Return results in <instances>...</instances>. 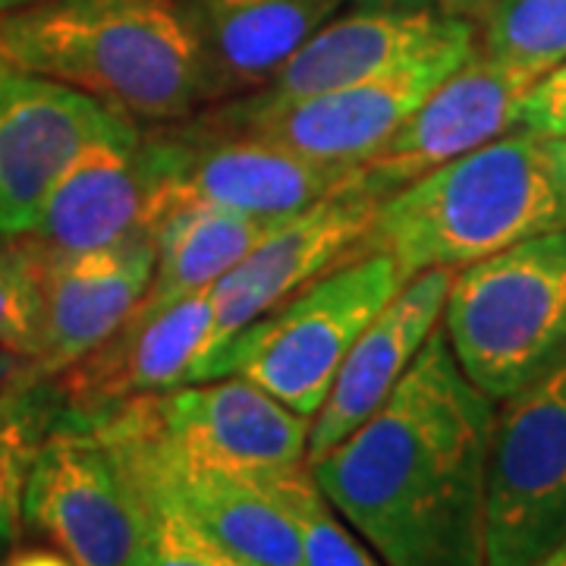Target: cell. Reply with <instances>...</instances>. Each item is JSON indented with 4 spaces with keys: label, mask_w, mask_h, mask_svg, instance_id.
<instances>
[{
    "label": "cell",
    "mask_w": 566,
    "mask_h": 566,
    "mask_svg": "<svg viewBox=\"0 0 566 566\" xmlns=\"http://www.w3.org/2000/svg\"><path fill=\"white\" fill-rule=\"evenodd\" d=\"M381 202L385 199L359 189L349 177L322 202L290 214L243 262L230 268L211 286V327L192 371L230 337H237L245 324L262 318L264 312L303 290L305 283L322 277L324 271L359 255L368 243V230Z\"/></svg>",
    "instance_id": "5bb4252c"
},
{
    "label": "cell",
    "mask_w": 566,
    "mask_h": 566,
    "mask_svg": "<svg viewBox=\"0 0 566 566\" xmlns=\"http://www.w3.org/2000/svg\"><path fill=\"white\" fill-rule=\"evenodd\" d=\"M10 240L32 293L39 334L35 368L44 378L95 349L136 312L158 259L155 233L88 252H57L25 233Z\"/></svg>",
    "instance_id": "8fae6325"
},
{
    "label": "cell",
    "mask_w": 566,
    "mask_h": 566,
    "mask_svg": "<svg viewBox=\"0 0 566 566\" xmlns=\"http://www.w3.org/2000/svg\"><path fill=\"white\" fill-rule=\"evenodd\" d=\"M0 566H73L61 551L48 545L35 547H13L0 557Z\"/></svg>",
    "instance_id": "83f0119b"
},
{
    "label": "cell",
    "mask_w": 566,
    "mask_h": 566,
    "mask_svg": "<svg viewBox=\"0 0 566 566\" xmlns=\"http://www.w3.org/2000/svg\"><path fill=\"white\" fill-rule=\"evenodd\" d=\"M532 566H566V542L564 545H557L551 554H545L538 564H532Z\"/></svg>",
    "instance_id": "4dcf8cb0"
},
{
    "label": "cell",
    "mask_w": 566,
    "mask_h": 566,
    "mask_svg": "<svg viewBox=\"0 0 566 566\" xmlns=\"http://www.w3.org/2000/svg\"><path fill=\"white\" fill-rule=\"evenodd\" d=\"M450 281V268H431L409 277L365 324L337 368L322 409L312 416L305 463L322 460L327 450L346 441L403 381L428 337L441 327Z\"/></svg>",
    "instance_id": "ac0fdd59"
},
{
    "label": "cell",
    "mask_w": 566,
    "mask_h": 566,
    "mask_svg": "<svg viewBox=\"0 0 566 566\" xmlns=\"http://www.w3.org/2000/svg\"><path fill=\"white\" fill-rule=\"evenodd\" d=\"M479 54V22L438 10L337 13L281 70L249 92L262 102H296L318 92L381 80L428 63L463 66Z\"/></svg>",
    "instance_id": "4fadbf2b"
},
{
    "label": "cell",
    "mask_w": 566,
    "mask_h": 566,
    "mask_svg": "<svg viewBox=\"0 0 566 566\" xmlns=\"http://www.w3.org/2000/svg\"><path fill=\"white\" fill-rule=\"evenodd\" d=\"M460 66L428 63L296 102L237 95L186 117L196 136L255 139L327 164H363Z\"/></svg>",
    "instance_id": "9c48e42d"
},
{
    "label": "cell",
    "mask_w": 566,
    "mask_h": 566,
    "mask_svg": "<svg viewBox=\"0 0 566 566\" xmlns=\"http://www.w3.org/2000/svg\"><path fill=\"white\" fill-rule=\"evenodd\" d=\"M557 227H566V189L547 139L513 129L390 192L365 249L390 255L406 283L431 268L460 271Z\"/></svg>",
    "instance_id": "3957f363"
},
{
    "label": "cell",
    "mask_w": 566,
    "mask_h": 566,
    "mask_svg": "<svg viewBox=\"0 0 566 566\" xmlns=\"http://www.w3.org/2000/svg\"><path fill=\"white\" fill-rule=\"evenodd\" d=\"M520 129L557 139L566 136V61L547 70L542 80L528 88L523 114H520Z\"/></svg>",
    "instance_id": "484cf974"
},
{
    "label": "cell",
    "mask_w": 566,
    "mask_h": 566,
    "mask_svg": "<svg viewBox=\"0 0 566 566\" xmlns=\"http://www.w3.org/2000/svg\"><path fill=\"white\" fill-rule=\"evenodd\" d=\"M463 375L494 403L566 363V227L453 271L441 315Z\"/></svg>",
    "instance_id": "277c9868"
},
{
    "label": "cell",
    "mask_w": 566,
    "mask_h": 566,
    "mask_svg": "<svg viewBox=\"0 0 566 566\" xmlns=\"http://www.w3.org/2000/svg\"><path fill=\"white\" fill-rule=\"evenodd\" d=\"M479 48L545 76L566 61V0H491L479 20Z\"/></svg>",
    "instance_id": "603a6c76"
},
{
    "label": "cell",
    "mask_w": 566,
    "mask_h": 566,
    "mask_svg": "<svg viewBox=\"0 0 566 566\" xmlns=\"http://www.w3.org/2000/svg\"><path fill=\"white\" fill-rule=\"evenodd\" d=\"M400 286L403 277L394 259L363 249L245 324L192 371L189 385L240 375L312 419L349 346Z\"/></svg>",
    "instance_id": "5b68a950"
},
{
    "label": "cell",
    "mask_w": 566,
    "mask_h": 566,
    "mask_svg": "<svg viewBox=\"0 0 566 566\" xmlns=\"http://www.w3.org/2000/svg\"><path fill=\"white\" fill-rule=\"evenodd\" d=\"M566 542V363L497 403L485 469V566Z\"/></svg>",
    "instance_id": "8992f818"
},
{
    "label": "cell",
    "mask_w": 566,
    "mask_h": 566,
    "mask_svg": "<svg viewBox=\"0 0 566 566\" xmlns=\"http://www.w3.org/2000/svg\"><path fill=\"white\" fill-rule=\"evenodd\" d=\"M0 346L20 353L32 363L39 356L32 293L10 237H0Z\"/></svg>",
    "instance_id": "d4e9b609"
},
{
    "label": "cell",
    "mask_w": 566,
    "mask_h": 566,
    "mask_svg": "<svg viewBox=\"0 0 566 566\" xmlns=\"http://www.w3.org/2000/svg\"><path fill=\"white\" fill-rule=\"evenodd\" d=\"M63 416L54 378L32 375L0 394V557L22 535V497L48 431Z\"/></svg>",
    "instance_id": "44dd1931"
},
{
    "label": "cell",
    "mask_w": 566,
    "mask_h": 566,
    "mask_svg": "<svg viewBox=\"0 0 566 566\" xmlns=\"http://www.w3.org/2000/svg\"><path fill=\"white\" fill-rule=\"evenodd\" d=\"M123 120L63 82L0 63V237L29 233L63 174Z\"/></svg>",
    "instance_id": "9a60e30c"
},
{
    "label": "cell",
    "mask_w": 566,
    "mask_h": 566,
    "mask_svg": "<svg viewBox=\"0 0 566 566\" xmlns=\"http://www.w3.org/2000/svg\"><path fill=\"white\" fill-rule=\"evenodd\" d=\"M255 482L286 510L296 523L303 566H385L375 551L327 504L308 463L255 475Z\"/></svg>",
    "instance_id": "7402d4cb"
},
{
    "label": "cell",
    "mask_w": 566,
    "mask_h": 566,
    "mask_svg": "<svg viewBox=\"0 0 566 566\" xmlns=\"http://www.w3.org/2000/svg\"><path fill=\"white\" fill-rule=\"evenodd\" d=\"M136 491L145 506V545L136 566H249L164 494Z\"/></svg>",
    "instance_id": "cb8c5ba5"
},
{
    "label": "cell",
    "mask_w": 566,
    "mask_h": 566,
    "mask_svg": "<svg viewBox=\"0 0 566 566\" xmlns=\"http://www.w3.org/2000/svg\"><path fill=\"white\" fill-rule=\"evenodd\" d=\"M346 0H182L211 104L262 88Z\"/></svg>",
    "instance_id": "d6986e66"
},
{
    "label": "cell",
    "mask_w": 566,
    "mask_h": 566,
    "mask_svg": "<svg viewBox=\"0 0 566 566\" xmlns=\"http://www.w3.org/2000/svg\"><path fill=\"white\" fill-rule=\"evenodd\" d=\"M353 7H365V10H438V13L479 22L491 7V0H353Z\"/></svg>",
    "instance_id": "4316f807"
},
{
    "label": "cell",
    "mask_w": 566,
    "mask_h": 566,
    "mask_svg": "<svg viewBox=\"0 0 566 566\" xmlns=\"http://www.w3.org/2000/svg\"><path fill=\"white\" fill-rule=\"evenodd\" d=\"M39 0H0V17L3 13H13V10H22V7H32Z\"/></svg>",
    "instance_id": "1f68e13d"
},
{
    "label": "cell",
    "mask_w": 566,
    "mask_h": 566,
    "mask_svg": "<svg viewBox=\"0 0 566 566\" xmlns=\"http://www.w3.org/2000/svg\"><path fill=\"white\" fill-rule=\"evenodd\" d=\"M0 57L136 123L211 104L182 0H39L0 17Z\"/></svg>",
    "instance_id": "7a4b0ae2"
},
{
    "label": "cell",
    "mask_w": 566,
    "mask_h": 566,
    "mask_svg": "<svg viewBox=\"0 0 566 566\" xmlns=\"http://www.w3.org/2000/svg\"><path fill=\"white\" fill-rule=\"evenodd\" d=\"M538 80L542 73L488 57L479 48L472 61L450 73L356 167L353 182L378 199H387L434 167L520 129L523 102Z\"/></svg>",
    "instance_id": "7c38bea8"
},
{
    "label": "cell",
    "mask_w": 566,
    "mask_h": 566,
    "mask_svg": "<svg viewBox=\"0 0 566 566\" xmlns=\"http://www.w3.org/2000/svg\"><path fill=\"white\" fill-rule=\"evenodd\" d=\"M290 214H243L227 208H180L155 230V274L139 300V312H155L182 296L211 290L230 268L243 262Z\"/></svg>",
    "instance_id": "ffe728a7"
},
{
    "label": "cell",
    "mask_w": 566,
    "mask_h": 566,
    "mask_svg": "<svg viewBox=\"0 0 566 566\" xmlns=\"http://www.w3.org/2000/svg\"><path fill=\"white\" fill-rule=\"evenodd\" d=\"M114 412L174 463L249 479L305 463L312 428V419L240 375L145 394Z\"/></svg>",
    "instance_id": "ba28073f"
},
{
    "label": "cell",
    "mask_w": 566,
    "mask_h": 566,
    "mask_svg": "<svg viewBox=\"0 0 566 566\" xmlns=\"http://www.w3.org/2000/svg\"><path fill=\"white\" fill-rule=\"evenodd\" d=\"M177 161L167 189L170 211L227 208L243 214H296L337 192L359 164H327L255 139L196 136L174 120Z\"/></svg>",
    "instance_id": "e0dca14e"
},
{
    "label": "cell",
    "mask_w": 566,
    "mask_h": 566,
    "mask_svg": "<svg viewBox=\"0 0 566 566\" xmlns=\"http://www.w3.org/2000/svg\"><path fill=\"white\" fill-rule=\"evenodd\" d=\"M32 375H39V368H35L32 359H25L20 353L0 346V394H3L7 387L20 385L25 378H32ZM41 378H44V375H41Z\"/></svg>",
    "instance_id": "f1b7e54d"
},
{
    "label": "cell",
    "mask_w": 566,
    "mask_h": 566,
    "mask_svg": "<svg viewBox=\"0 0 566 566\" xmlns=\"http://www.w3.org/2000/svg\"><path fill=\"white\" fill-rule=\"evenodd\" d=\"M174 161L170 123L123 120L63 174L25 237L57 252H88L155 233L170 211Z\"/></svg>",
    "instance_id": "30bf717a"
},
{
    "label": "cell",
    "mask_w": 566,
    "mask_h": 566,
    "mask_svg": "<svg viewBox=\"0 0 566 566\" xmlns=\"http://www.w3.org/2000/svg\"><path fill=\"white\" fill-rule=\"evenodd\" d=\"M22 528L73 566H136L145 506L114 450L92 424L61 416L32 463Z\"/></svg>",
    "instance_id": "52a82bcc"
},
{
    "label": "cell",
    "mask_w": 566,
    "mask_h": 566,
    "mask_svg": "<svg viewBox=\"0 0 566 566\" xmlns=\"http://www.w3.org/2000/svg\"><path fill=\"white\" fill-rule=\"evenodd\" d=\"M494 412L438 327L385 403L308 469L385 566H485Z\"/></svg>",
    "instance_id": "6da1fadb"
},
{
    "label": "cell",
    "mask_w": 566,
    "mask_h": 566,
    "mask_svg": "<svg viewBox=\"0 0 566 566\" xmlns=\"http://www.w3.org/2000/svg\"><path fill=\"white\" fill-rule=\"evenodd\" d=\"M547 155H551V164L557 170V180L566 189V136H557V139H547Z\"/></svg>",
    "instance_id": "f546056e"
},
{
    "label": "cell",
    "mask_w": 566,
    "mask_h": 566,
    "mask_svg": "<svg viewBox=\"0 0 566 566\" xmlns=\"http://www.w3.org/2000/svg\"><path fill=\"white\" fill-rule=\"evenodd\" d=\"M211 327V290L182 296L155 312H133L95 349L51 375L63 416L92 422L107 409L189 381Z\"/></svg>",
    "instance_id": "2e32d148"
},
{
    "label": "cell",
    "mask_w": 566,
    "mask_h": 566,
    "mask_svg": "<svg viewBox=\"0 0 566 566\" xmlns=\"http://www.w3.org/2000/svg\"><path fill=\"white\" fill-rule=\"evenodd\" d=\"M0 63H3V57H0Z\"/></svg>",
    "instance_id": "d6a6232c"
}]
</instances>
